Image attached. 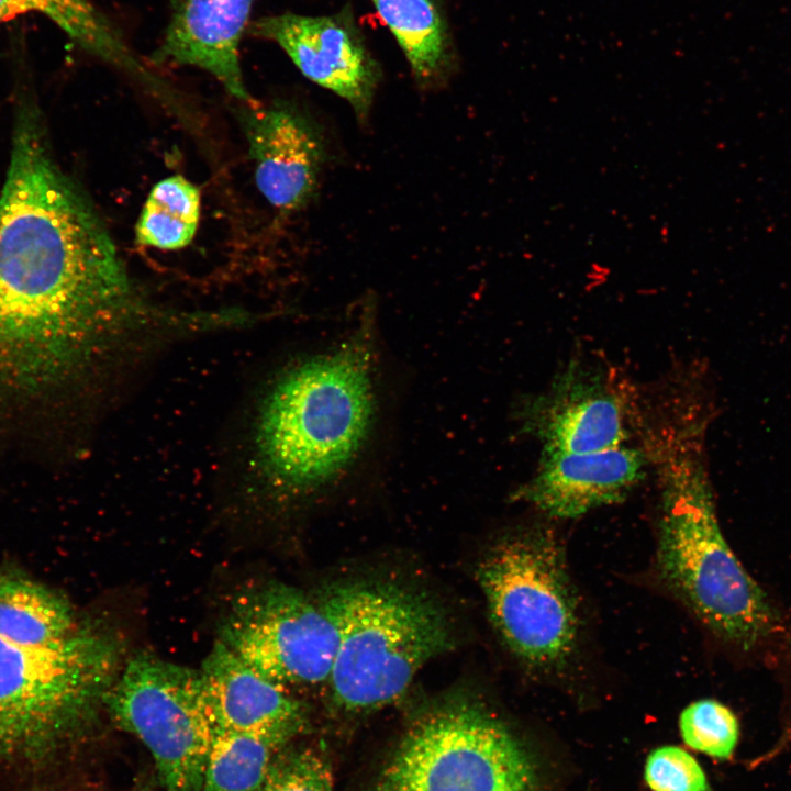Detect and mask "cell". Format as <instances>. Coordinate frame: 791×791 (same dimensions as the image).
Segmentation results:
<instances>
[{"label":"cell","mask_w":791,"mask_h":791,"mask_svg":"<svg viewBox=\"0 0 791 791\" xmlns=\"http://www.w3.org/2000/svg\"><path fill=\"white\" fill-rule=\"evenodd\" d=\"M477 579L494 627L525 666L554 672L570 661L579 604L552 530L536 525L501 539L483 556Z\"/></svg>","instance_id":"obj_7"},{"label":"cell","mask_w":791,"mask_h":791,"mask_svg":"<svg viewBox=\"0 0 791 791\" xmlns=\"http://www.w3.org/2000/svg\"><path fill=\"white\" fill-rule=\"evenodd\" d=\"M375 352L356 331L285 367L259 403L252 457L276 492L311 493L359 460L377 417Z\"/></svg>","instance_id":"obj_2"},{"label":"cell","mask_w":791,"mask_h":791,"mask_svg":"<svg viewBox=\"0 0 791 791\" xmlns=\"http://www.w3.org/2000/svg\"><path fill=\"white\" fill-rule=\"evenodd\" d=\"M662 475L659 577L713 634L750 650L776 632L778 614L723 536L702 477L684 463Z\"/></svg>","instance_id":"obj_4"},{"label":"cell","mask_w":791,"mask_h":791,"mask_svg":"<svg viewBox=\"0 0 791 791\" xmlns=\"http://www.w3.org/2000/svg\"><path fill=\"white\" fill-rule=\"evenodd\" d=\"M404 53L415 78L427 83L448 64V34L436 0H371Z\"/></svg>","instance_id":"obj_18"},{"label":"cell","mask_w":791,"mask_h":791,"mask_svg":"<svg viewBox=\"0 0 791 791\" xmlns=\"http://www.w3.org/2000/svg\"><path fill=\"white\" fill-rule=\"evenodd\" d=\"M254 0H170L156 63L190 65L213 75L235 98L254 102L243 81L238 47Z\"/></svg>","instance_id":"obj_15"},{"label":"cell","mask_w":791,"mask_h":791,"mask_svg":"<svg viewBox=\"0 0 791 791\" xmlns=\"http://www.w3.org/2000/svg\"><path fill=\"white\" fill-rule=\"evenodd\" d=\"M202 325L133 280L40 114L20 110L0 190V433L54 420L157 334Z\"/></svg>","instance_id":"obj_1"},{"label":"cell","mask_w":791,"mask_h":791,"mask_svg":"<svg viewBox=\"0 0 791 791\" xmlns=\"http://www.w3.org/2000/svg\"><path fill=\"white\" fill-rule=\"evenodd\" d=\"M242 124L260 193L283 212L305 207L315 193L324 158L314 125L290 105L255 102L247 103Z\"/></svg>","instance_id":"obj_11"},{"label":"cell","mask_w":791,"mask_h":791,"mask_svg":"<svg viewBox=\"0 0 791 791\" xmlns=\"http://www.w3.org/2000/svg\"><path fill=\"white\" fill-rule=\"evenodd\" d=\"M119 657L90 628L43 646L0 636V756L38 764L63 749L104 703Z\"/></svg>","instance_id":"obj_5"},{"label":"cell","mask_w":791,"mask_h":791,"mask_svg":"<svg viewBox=\"0 0 791 791\" xmlns=\"http://www.w3.org/2000/svg\"><path fill=\"white\" fill-rule=\"evenodd\" d=\"M258 791H334L325 760L308 748H286L274 755Z\"/></svg>","instance_id":"obj_22"},{"label":"cell","mask_w":791,"mask_h":791,"mask_svg":"<svg viewBox=\"0 0 791 791\" xmlns=\"http://www.w3.org/2000/svg\"><path fill=\"white\" fill-rule=\"evenodd\" d=\"M133 791H154V789L149 784H140Z\"/></svg>","instance_id":"obj_24"},{"label":"cell","mask_w":791,"mask_h":791,"mask_svg":"<svg viewBox=\"0 0 791 791\" xmlns=\"http://www.w3.org/2000/svg\"><path fill=\"white\" fill-rule=\"evenodd\" d=\"M252 32L278 44L308 79L345 99L359 120L368 115L379 68L349 20L288 12L257 20Z\"/></svg>","instance_id":"obj_10"},{"label":"cell","mask_w":791,"mask_h":791,"mask_svg":"<svg viewBox=\"0 0 791 791\" xmlns=\"http://www.w3.org/2000/svg\"><path fill=\"white\" fill-rule=\"evenodd\" d=\"M679 728L686 745L717 759L732 756L739 735L735 714L713 699L689 704L680 714Z\"/></svg>","instance_id":"obj_21"},{"label":"cell","mask_w":791,"mask_h":791,"mask_svg":"<svg viewBox=\"0 0 791 791\" xmlns=\"http://www.w3.org/2000/svg\"><path fill=\"white\" fill-rule=\"evenodd\" d=\"M644 466L639 450L622 445L589 453L543 454L535 476L516 495L550 516L575 519L624 500L642 480Z\"/></svg>","instance_id":"obj_14"},{"label":"cell","mask_w":791,"mask_h":791,"mask_svg":"<svg viewBox=\"0 0 791 791\" xmlns=\"http://www.w3.org/2000/svg\"><path fill=\"white\" fill-rule=\"evenodd\" d=\"M645 780L653 791H709L706 776L699 762L677 746H662L649 754Z\"/></svg>","instance_id":"obj_23"},{"label":"cell","mask_w":791,"mask_h":791,"mask_svg":"<svg viewBox=\"0 0 791 791\" xmlns=\"http://www.w3.org/2000/svg\"><path fill=\"white\" fill-rule=\"evenodd\" d=\"M104 704L148 748L164 791H201L212 729L200 670L138 655L116 677Z\"/></svg>","instance_id":"obj_8"},{"label":"cell","mask_w":791,"mask_h":791,"mask_svg":"<svg viewBox=\"0 0 791 791\" xmlns=\"http://www.w3.org/2000/svg\"><path fill=\"white\" fill-rule=\"evenodd\" d=\"M201 211L200 189L180 175L165 178L151 190L135 226L142 246L165 250L186 247L193 239Z\"/></svg>","instance_id":"obj_19"},{"label":"cell","mask_w":791,"mask_h":791,"mask_svg":"<svg viewBox=\"0 0 791 791\" xmlns=\"http://www.w3.org/2000/svg\"><path fill=\"white\" fill-rule=\"evenodd\" d=\"M280 748L263 737L212 731L201 791H258Z\"/></svg>","instance_id":"obj_20"},{"label":"cell","mask_w":791,"mask_h":791,"mask_svg":"<svg viewBox=\"0 0 791 791\" xmlns=\"http://www.w3.org/2000/svg\"><path fill=\"white\" fill-rule=\"evenodd\" d=\"M31 13L48 19L86 52L148 78L121 35L89 0H0V24Z\"/></svg>","instance_id":"obj_16"},{"label":"cell","mask_w":791,"mask_h":791,"mask_svg":"<svg viewBox=\"0 0 791 791\" xmlns=\"http://www.w3.org/2000/svg\"><path fill=\"white\" fill-rule=\"evenodd\" d=\"M524 428L543 454L589 453L621 446L624 409L615 391L580 367H569L523 409Z\"/></svg>","instance_id":"obj_13"},{"label":"cell","mask_w":791,"mask_h":791,"mask_svg":"<svg viewBox=\"0 0 791 791\" xmlns=\"http://www.w3.org/2000/svg\"><path fill=\"white\" fill-rule=\"evenodd\" d=\"M219 640L282 687L314 686L328 681L337 632L320 602L271 581L237 594L220 624Z\"/></svg>","instance_id":"obj_9"},{"label":"cell","mask_w":791,"mask_h":791,"mask_svg":"<svg viewBox=\"0 0 791 791\" xmlns=\"http://www.w3.org/2000/svg\"><path fill=\"white\" fill-rule=\"evenodd\" d=\"M370 791H539V775L500 716L482 703L452 700L413 721Z\"/></svg>","instance_id":"obj_6"},{"label":"cell","mask_w":791,"mask_h":791,"mask_svg":"<svg viewBox=\"0 0 791 791\" xmlns=\"http://www.w3.org/2000/svg\"><path fill=\"white\" fill-rule=\"evenodd\" d=\"M71 606L35 581L0 576V636L27 646H43L76 630Z\"/></svg>","instance_id":"obj_17"},{"label":"cell","mask_w":791,"mask_h":791,"mask_svg":"<svg viewBox=\"0 0 791 791\" xmlns=\"http://www.w3.org/2000/svg\"><path fill=\"white\" fill-rule=\"evenodd\" d=\"M199 670L212 731L254 735L283 747L304 727L299 701L219 639Z\"/></svg>","instance_id":"obj_12"},{"label":"cell","mask_w":791,"mask_h":791,"mask_svg":"<svg viewBox=\"0 0 791 791\" xmlns=\"http://www.w3.org/2000/svg\"><path fill=\"white\" fill-rule=\"evenodd\" d=\"M319 602L337 632L327 684L333 702L346 712H369L397 701L419 671L452 646L438 605L396 583H337Z\"/></svg>","instance_id":"obj_3"}]
</instances>
